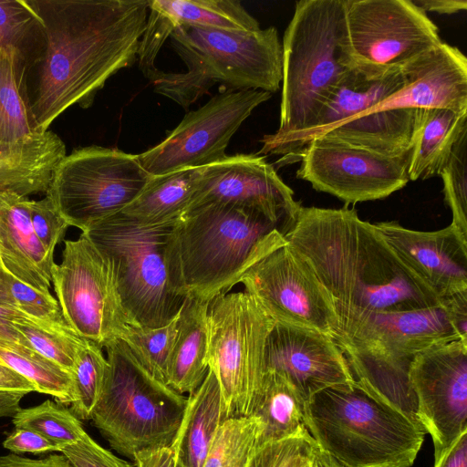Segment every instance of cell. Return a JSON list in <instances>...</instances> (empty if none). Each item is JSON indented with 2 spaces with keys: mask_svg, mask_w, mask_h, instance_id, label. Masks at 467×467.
I'll list each match as a JSON object with an SVG mask.
<instances>
[{
  "mask_svg": "<svg viewBox=\"0 0 467 467\" xmlns=\"http://www.w3.org/2000/svg\"><path fill=\"white\" fill-rule=\"evenodd\" d=\"M441 42L412 0H344L339 62L368 80L400 71Z\"/></svg>",
  "mask_w": 467,
  "mask_h": 467,
  "instance_id": "obj_11",
  "label": "cell"
},
{
  "mask_svg": "<svg viewBox=\"0 0 467 467\" xmlns=\"http://www.w3.org/2000/svg\"><path fill=\"white\" fill-rule=\"evenodd\" d=\"M279 227L238 206L202 202L177 222V242L188 296L210 302L230 293L262 255Z\"/></svg>",
  "mask_w": 467,
  "mask_h": 467,
  "instance_id": "obj_7",
  "label": "cell"
},
{
  "mask_svg": "<svg viewBox=\"0 0 467 467\" xmlns=\"http://www.w3.org/2000/svg\"><path fill=\"white\" fill-rule=\"evenodd\" d=\"M415 110L396 109L365 112L330 127L317 137L343 141L383 155H404L411 150Z\"/></svg>",
  "mask_w": 467,
  "mask_h": 467,
  "instance_id": "obj_25",
  "label": "cell"
},
{
  "mask_svg": "<svg viewBox=\"0 0 467 467\" xmlns=\"http://www.w3.org/2000/svg\"><path fill=\"white\" fill-rule=\"evenodd\" d=\"M109 369L91 420L118 453L171 446L187 397L153 377L120 339L106 348Z\"/></svg>",
  "mask_w": 467,
  "mask_h": 467,
  "instance_id": "obj_9",
  "label": "cell"
},
{
  "mask_svg": "<svg viewBox=\"0 0 467 467\" xmlns=\"http://www.w3.org/2000/svg\"><path fill=\"white\" fill-rule=\"evenodd\" d=\"M240 284L275 322L316 330L336 340L339 325L327 292L279 230Z\"/></svg>",
  "mask_w": 467,
  "mask_h": 467,
  "instance_id": "obj_14",
  "label": "cell"
},
{
  "mask_svg": "<svg viewBox=\"0 0 467 467\" xmlns=\"http://www.w3.org/2000/svg\"><path fill=\"white\" fill-rule=\"evenodd\" d=\"M0 358L32 382L36 391L51 395L62 404L75 401L73 375L34 349L12 351L0 348Z\"/></svg>",
  "mask_w": 467,
  "mask_h": 467,
  "instance_id": "obj_33",
  "label": "cell"
},
{
  "mask_svg": "<svg viewBox=\"0 0 467 467\" xmlns=\"http://www.w3.org/2000/svg\"><path fill=\"white\" fill-rule=\"evenodd\" d=\"M308 465V464H307ZM307 465L306 467H307Z\"/></svg>",
  "mask_w": 467,
  "mask_h": 467,
  "instance_id": "obj_58",
  "label": "cell"
},
{
  "mask_svg": "<svg viewBox=\"0 0 467 467\" xmlns=\"http://www.w3.org/2000/svg\"><path fill=\"white\" fill-rule=\"evenodd\" d=\"M0 278L14 298L17 309L38 327L49 331L77 335L67 323L58 302L51 294H44L20 281L0 265ZM78 336V335H77Z\"/></svg>",
  "mask_w": 467,
  "mask_h": 467,
  "instance_id": "obj_38",
  "label": "cell"
},
{
  "mask_svg": "<svg viewBox=\"0 0 467 467\" xmlns=\"http://www.w3.org/2000/svg\"><path fill=\"white\" fill-rule=\"evenodd\" d=\"M28 210L34 232L47 252L54 256L57 244L64 238L68 224L46 195L28 201Z\"/></svg>",
  "mask_w": 467,
  "mask_h": 467,
  "instance_id": "obj_42",
  "label": "cell"
},
{
  "mask_svg": "<svg viewBox=\"0 0 467 467\" xmlns=\"http://www.w3.org/2000/svg\"><path fill=\"white\" fill-rule=\"evenodd\" d=\"M263 425L255 416L233 417L220 424L203 467H247L261 442Z\"/></svg>",
  "mask_w": 467,
  "mask_h": 467,
  "instance_id": "obj_32",
  "label": "cell"
},
{
  "mask_svg": "<svg viewBox=\"0 0 467 467\" xmlns=\"http://www.w3.org/2000/svg\"><path fill=\"white\" fill-rule=\"evenodd\" d=\"M400 71L401 88L366 112L396 109H467V57L456 47L442 41L406 64Z\"/></svg>",
  "mask_w": 467,
  "mask_h": 467,
  "instance_id": "obj_21",
  "label": "cell"
},
{
  "mask_svg": "<svg viewBox=\"0 0 467 467\" xmlns=\"http://www.w3.org/2000/svg\"><path fill=\"white\" fill-rule=\"evenodd\" d=\"M151 178L138 155L88 146L61 160L46 195L68 226L85 232L121 212Z\"/></svg>",
  "mask_w": 467,
  "mask_h": 467,
  "instance_id": "obj_12",
  "label": "cell"
},
{
  "mask_svg": "<svg viewBox=\"0 0 467 467\" xmlns=\"http://www.w3.org/2000/svg\"><path fill=\"white\" fill-rule=\"evenodd\" d=\"M23 319L30 318L17 308L0 306V348L12 351L24 348L33 349L29 342L14 325L15 320Z\"/></svg>",
  "mask_w": 467,
  "mask_h": 467,
  "instance_id": "obj_45",
  "label": "cell"
},
{
  "mask_svg": "<svg viewBox=\"0 0 467 467\" xmlns=\"http://www.w3.org/2000/svg\"><path fill=\"white\" fill-rule=\"evenodd\" d=\"M434 467H467V431L435 461Z\"/></svg>",
  "mask_w": 467,
  "mask_h": 467,
  "instance_id": "obj_49",
  "label": "cell"
},
{
  "mask_svg": "<svg viewBox=\"0 0 467 467\" xmlns=\"http://www.w3.org/2000/svg\"><path fill=\"white\" fill-rule=\"evenodd\" d=\"M14 325L35 351L73 373L83 338L47 330L30 319L15 320Z\"/></svg>",
  "mask_w": 467,
  "mask_h": 467,
  "instance_id": "obj_40",
  "label": "cell"
},
{
  "mask_svg": "<svg viewBox=\"0 0 467 467\" xmlns=\"http://www.w3.org/2000/svg\"><path fill=\"white\" fill-rule=\"evenodd\" d=\"M305 405L286 379L275 371H265L260 398L252 415L262 422L261 442L280 441L307 430Z\"/></svg>",
  "mask_w": 467,
  "mask_h": 467,
  "instance_id": "obj_31",
  "label": "cell"
},
{
  "mask_svg": "<svg viewBox=\"0 0 467 467\" xmlns=\"http://www.w3.org/2000/svg\"><path fill=\"white\" fill-rule=\"evenodd\" d=\"M219 202L255 211L284 234L295 222L301 204L293 190L260 154H238L202 167L192 204Z\"/></svg>",
  "mask_w": 467,
  "mask_h": 467,
  "instance_id": "obj_18",
  "label": "cell"
},
{
  "mask_svg": "<svg viewBox=\"0 0 467 467\" xmlns=\"http://www.w3.org/2000/svg\"><path fill=\"white\" fill-rule=\"evenodd\" d=\"M27 197L0 192V259L15 277L44 294L49 291L54 256L36 237Z\"/></svg>",
  "mask_w": 467,
  "mask_h": 467,
  "instance_id": "obj_22",
  "label": "cell"
},
{
  "mask_svg": "<svg viewBox=\"0 0 467 467\" xmlns=\"http://www.w3.org/2000/svg\"><path fill=\"white\" fill-rule=\"evenodd\" d=\"M451 322L461 340L467 342V291L442 299Z\"/></svg>",
  "mask_w": 467,
  "mask_h": 467,
  "instance_id": "obj_46",
  "label": "cell"
},
{
  "mask_svg": "<svg viewBox=\"0 0 467 467\" xmlns=\"http://www.w3.org/2000/svg\"><path fill=\"white\" fill-rule=\"evenodd\" d=\"M173 467H184V466L175 460Z\"/></svg>",
  "mask_w": 467,
  "mask_h": 467,
  "instance_id": "obj_55",
  "label": "cell"
},
{
  "mask_svg": "<svg viewBox=\"0 0 467 467\" xmlns=\"http://www.w3.org/2000/svg\"><path fill=\"white\" fill-rule=\"evenodd\" d=\"M439 176L442 179L446 203L452 213L451 224L467 242V128L460 134Z\"/></svg>",
  "mask_w": 467,
  "mask_h": 467,
  "instance_id": "obj_39",
  "label": "cell"
},
{
  "mask_svg": "<svg viewBox=\"0 0 467 467\" xmlns=\"http://www.w3.org/2000/svg\"><path fill=\"white\" fill-rule=\"evenodd\" d=\"M272 94L260 89L225 90L190 111L158 145L138 154L151 176L202 168L227 155L225 149L242 123Z\"/></svg>",
  "mask_w": 467,
  "mask_h": 467,
  "instance_id": "obj_15",
  "label": "cell"
},
{
  "mask_svg": "<svg viewBox=\"0 0 467 467\" xmlns=\"http://www.w3.org/2000/svg\"><path fill=\"white\" fill-rule=\"evenodd\" d=\"M0 265H1V259H0Z\"/></svg>",
  "mask_w": 467,
  "mask_h": 467,
  "instance_id": "obj_57",
  "label": "cell"
},
{
  "mask_svg": "<svg viewBox=\"0 0 467 467\" xmlns=\"http://www.w3.org/2000/svg\"><path fill=\"white\" fill-rule=\"evenodd\" d=\"M136 467H173L175 454L171 446L145 449L134 455Z\"/></svg>",
  "mask_w": 467,
  "mask_h": 467,
  "instance_id": "obj_48",
  "label": "cell"
},
{
  "mask_svg": "<svg viewBox=\"0 0 467 467\" xmlns=\"http://www.w3.org/2000/svg\"><path fill=\"white\" fill-rule=\"evenodd\" d=\"M178 220L145 225L119 212L82 232L112 263L123 306L137 326L167 325L188 296L180 263Z\"/></svg>",
  "mask_w": 467,
  "mask_h": 467,
  "instance_id": "obj_3",
  "label": "cell"
},
{
  "mask_svg": "<svg viewBox=\"0 0 467 467\" xmlns=\"http://www.w3.org/2000/svg\"><path fill=\"white\" fill-rule=\"evenodd\" d=\"M344 0H300L282 43L280 123L275 137L311 130L348 73L339 62Z\"/></svg>",
  "mask_w": 467,
  "mask_h": 467,
  "instance_id": "obj_8",
  "label": "cell"
},
{
  "mask_svg": "<svg viewBox=\"0 0 467 467\" xmlns=\"http://www.w3.org/2000/svg\"><path fill=\"white\" fill-rule=\"evenodd\" d=\"M59 452L75 467H133L100 446L88 433L80 440L61 447Z\"/></svg>",
  "mask_w": 467,
  "mask_h": 467,
  "instance_id": "obj_43",
  "label": "cell"
},
{
  "mask_svg": "<svg viewBox=\"0 0 467 467\" xmlns=\"http://www.w3.org/2000/svg\"><path fill=\"white\" fill-rule=\"evenodd\" d=\"M109 362L102 348L84 339L73 370L75 401L71 411L79 420H91L92 412L101 396Z\"/></svg>",
  "mask_w": 467,
  "mask_h": 467,
  "instance_id": "obj_34",
  "label": "cell"
},
{
  "mask_svg": "<svg viewBox=\"0 0 467 467\" xmlns=\"http://www.w3.org/2000/svg\"><path fill=\"white\" fill-rule=\"evenodd\" d=\"M148 18L171 36L178 26L229 31L260 29L258 21L235 0H150Z\"/></svg>",
  "mask_w": 467,
  "mask_h": 467,
  "instance_id": "obj_28",
  "label": "cell"
},
{
  "mask_svg": "<svg viewBox=\"0 0 467 467\" xmlns=\"http://www.w3.org/2000/svg\"><path fill=\"white\" fill-rule=\"evenodd\" d=\"M0 363L5 364V362L0 358Z\"/></svg>",
  "mask_w": 467,
  "mask_h": 467,
  "instance_id": "obj_56",
  "label": "cell"
},
{
  "mask_svg": "<svg viewBox=\"0 0 467 467\" xmlns=\"http://www.w3.org/2000/svg\"><path fill=\"white\" fill-rule=\"evenodd\" d=\"M0 391L29 393L36 391L35 385L7 365L0 363Z\"/></svg>",
  "mask_w": 467,
  "mask_h": 467,
  "instance_id": "obj_50",
  "label": "cell"
},
{
  "mask_svg": "<svg viewBox=\"0 0 467 467\" xmlns=\"http://www.w3.org/2000/svg\"><path fill=\"white\" fill-rule=\"evenodd\" d=\"M64 243L62 261L51 270L59 307L78 337L105 348L137 325L123 306L109 257L83 233Z\"/></svg>",
  "mask_w": 467,
  "mask_h": 467,
  "instance_id": "obj_13",
  "label": "cell"
},
{
  "mask_svg": "<svg viewBox=\"0 0 467 467\" xmlns=\"http://www.w3.org/2000/svg\"><path fill=\"white\" fill-rule=\"evenodd\" d=\"M0 306L17 308L14 298L12 297L5 284L4 283V281L1 278H0Z\"/></svg>",
  "mask_w": 467,
  "mask_h": 467,
  "instance_id": "obj_54",
  "label": "cell"
},
{
  "mask_svg": "<svg viewBox=\"0 0 467 467\" xmlns=\"http://www.w3.org/2000/svg\"><path fill=\"white\" fill-rule=\"evenodd\" d=\"M187 66L183 73L160 70L155 92L188 109L217 82L274 93L282 81V44L274 26L229 31L178 26L170 36Z\"/></svg>",
  "mask_w": 467,
  "mask_h": 467,
  "instance_id": "obj_5",
  "label": "cell"
},
{
  "mask_svg": "<svg viewBox=\"0 0 467 467\" xmlns=\"http://www.w3.org/2000/svg\"><path fill=\"white\" fill-rule=\"evenodd\" d=\"M202 168L152 176L146 187L120 213L145 225L177 221L197 192Z\"/></svg>",
  "mask_w": 467,
  "mask_h": 467,
  "instance_id": "obj_29",
  "label": "cell"
},
{
  "mask_svg": "<svg viewBox=\"0 0 467 467\" xmlns=\"http://www.w3.org/2000/svg\"><path fill=\"white\" fill-rule=\"evenodd\" d=\"M0 467H75L63 453L42 459L21 457L16 453L0 456Z\"/></svg>",
  "mask_w": 467,
  "mask_h": 467,
  "instance_id": "obj_47",
  "label": "cell"
},
{
  "mask_svg": "<svg viewBox=\"0 0 467 467\" xmlns=\"http://www.w3.org/2000/svg\"><path fill=\"white\" fill-rule=\"evenodd\" d=\"M307 467H344L314 442Z\"/></svg>",
  "mask_w": 467,
  "mask_h": 467,
  "instance_id": "obj_53",
  "label": "cell"
},
{
  "mask_svg": "<svg viewBox=\"0 0 467 467\" xmlns=\"http://www.w3.org/2000/svg\"><path fill=\"white\" fill-rule=\"evenodd\" d=\"M412 2L424 13L452 15L467 9L466 0H412Z\"/></svg>",
  "mask_w": 467,
  "mask_h": 467,
  "instance_id": "obj_51",
  "label": "cell"
},
{
  "mask_svg": "<svg viewBox=\"0 0 467 467\" xmlns=\"http://www.w3.org/2000/svg\"><path fill=\"white\" fill-rule=\"evenodd\" d=\"M456 339L460 337L441 304L374 313L340 349L354 379L368 394L423 429L410 380L411 364L423 350Z\"/></svg>",
  "mask_w": 467,
  "mask_h": 467,
  "instance_id": "obj_6",
  "label": "cell"
},
{
  "mask_svg": "<svg viewBox=\"0 0 467 467\" xmlns=\"http://www.w3.org/2000/svg\"><path fill=\"white\" fill-rule=\"evenodd\" d=\"M304 207L283 234L327 292L339 348L377 312L407 311L441 301L402 263L378 226L355 209Z\"/></svg>",
  "mask_w": 467,
  "mask_h": 467,
  "instance_id": "obj_1",
  "label": "cell"
},
{
  "mask_svg": "<svg viewBox=\"0 0 467 467\" xmlns=\"http://www.w3.org/2000/svg\"><path fill=\"white\" fill-rule=\"evenodd\" d=\"M66 155L62 140L48 130L26 144L0 150V192L23 197L47 193L53 173Z\"/></svg>",
  "mask_w": 467,
  "mask_h": 467,
  "instance_id": "obj_26",
  "label": "cell"
},
{
  "mask_svg": "<svg viewBox=\"0 0 467 467\" xmlns=\"http://www.w3.org/2000/svg\"><path fill=\"white\" fill-rule=\"evenodd\" d=\"M36 44L44 46L43 34L27 0H0V47L15 49L26 65Z\"/></svg>",
  "mask_w": 467,
  "mask_h": 467,
  "instance_id": "obj_37",
  "label": "cell"
},
{
  "mask_svg": "<svg viewBox=\"0 0 467 467\" xmlns=\"http://www.w3.org/2000/svg\"><path fill=\"white\" fill-rule=\"evenodd\" d=\"M466 128L467 109H416L408 169L410 181L439 175L453 145Z\"/></svg>",
  "mask_w": 467,
  "mask_h": 467,
  "instance_id": "obj_27",
  "label": "cell"
},
{
  "mask_svg": "<svg viewBox=\"0 0 467 467\" xmlns=\"http://www.w3.org/2000/svg\"><path fill=\"white\" fill-rule=\"evenodd\" d=\"M275 323L246 291L209 302L208 364L220 384L224 420L254 414L265 374V342Z\"/></svg>",
  "mask_w": 467,
  "mask_h": 467,
  "instance_id": "obj_10",
  "label": "cell"
},
{
  "mask_svg": "<svg viewBox=\"0 0 467 467\" xmlns=\"http://www.w3.org/2000/svg\"><path fill=\"white\" fill-rule=\"evenodd\" d=\"M411 151V150H410ZM410 151L388 156L343 141L317 137L293 159L299 160L296 177L346 205L384 199L409 182Z\"/></svg>",
  "mask_w": 467,
  "mask_h": 467,
  "instance_id": "obj_16",
  "label": "cell"
},
{
  "mask_svg": "<svg viewBox=\"0 0 467 467\" xmlns=\"http://www.w3.org/2000/svg\"><path fill=\"white\" fill-rule=\"evenodd\" d=\"M314 440L307 430L292 437L258 446L247 467H306Z\"/></svg>",
  "mask_w": 467,
  "mask_h": 467,
  "instance_id": "obj_41",
  "label": "cell"
},
{
  "mask_svg": "<svg viewBox=\"0 0 467 467\" xmlns=\"http://www.w3.org/2000/svg\"><path fill=\"white\" fill-rule=\"evenodd\" d=\"M219 381L209 369L202 383L188 395L184 412L171 444L184 467H203L215 433L223 420Z\"/></svg>",
  "mask_w": 467,
  "mask_h": 467,
  "instance_id": "obj_23",
  "label": "cell"
},
{
  "mask_svg": "<svg viewBox=\"0 0 467 467\" xmlns=\"http://www.w3.org/2000/svg\"><path fill=\"white\" fill-rule=\"evenodd\" d=\"M406 267L441 301L467 291V242L451 224L437 231L376 223Z\"/></svg>",
  "mask_w": 467,
  "mask_h": 467,
  "instance_id": "obj_20",
  "label": "cell"
},
{
  "mask_svg": "<svg viewBox=\"0 0 467 467\" xmlns=\"http://www.w3.org/2000/svg\"><path fill=\"white\" fill-rule=\"evenodd\" d=\"M3 446L14 453L40 454L58 451L60 446L44 436L26 429L16 428L3 441Z\"/></svg>",
  "mask_w": 467,
  "mask_h": 467,
  "instance_id": "obj_44",
  "label": "cell"
},
{
  "mask_svg": "<svg viewBox=\"0 0 467 467\" xmlns=\"http://www.w3.org/2000/svg\"><path fill=\"white\" fill-rule=\"evenodd\" d=\"M26 67L17 51L0 47V150L26 144L43 133L36 130L27 104Z\"/></svg>",
  "mask_w": 467,
  "mask_h": 467,
  "instance_id": "obj_30",
  "label": "cell"
},
{
  "mask_svg": "<svg viewBox=\"0 0 467 467\" xmlns=\"http://www.w3.org/2000/svg\"><path fill=\"white\" fill-rule=\"evenodd\" d=\"M26 393L0 391V419L13 417L20 409L19 403Z\"/></svg>",
  "mask_w": 467,
  "mask_h": 467,
  "instance_id": "obj_52",
  "label": "cell"
},
{
  "mask_svg": "<svg viewBox=\"0 0 467 467\" xmlns=\"http://www.w3.org/2000/svg\"><path fill=\"white\" fill-rule=\"evenodd\" d=\"M410 380L436 461L467 431V342L456 339L423 350L411 364Z\"/></svg>",
  "mask_w": 467,
  "mask_h": 467,
  "instance_id": "obj_17",
  "label": "cell"
},
{
  "mask_svg": "<svg viewBox=\"0 0 467 467\" xmlns=\"http://www.w3.org/2000/svg\"><path fill=\"white\" fill-rule=\"evenodd\" d=\"M178 317L179 314L170 323L160 327L130 326L120 339L127 344L138 361L153 377L165 384L177 333Z\"/></svg>",
  "mask_w": 467,
  "mask_h": 467,
  "instance_id": "obj_36",
  "label": "cell"
},
{
  "mask_svg": "<svg viewBox=\"0 0 467 467\" xmlns=\"http://www.w3.org/2000/svg\"><path fill=\"white\" fill-rule=\"evenodd\" d=\"M305 423L344 467H410L426 434L356 380L314 394L305 405Z\"/></svg>",
  "mask_w": 467,
  "mask_h": 467,
  "instance_id": "obj_4",
  "label": "cell"
},
{
  "mask_svg": "<svg viewBox=\"0 0 467 467\" xmlns=\"http://www.w3.org/2000/svg\"><path fill=\"white\" fill-rule=\"evenodd\" d=\"M150 0H27L44 46L26 97L36 130L88 109L109 78L137 59Z\"/></svg>",
  "mask_w": 467,
  "mask_h": 467,
  "instance_id": "obj_2",
  "label": "cell"
},
{
  "mask_svg": "<svg viewBox=\"0 0 467 467\" xmlns=\"http://www.w3.org/2000/svg\"><path fill=\"white\" fill-rule=\"evenodd\" d=\"M265 371L282 375L306 401L317 392L355 381L342 350L321 332L275 322L265 348Z\"/></svg>",
  "mask_w": 467,
  "mask_h": 467,
  "instance_id": "obj_19",
  "label": "cell"
},
{
  "mask_svg": "<svg viewBox=\"0 0 467 467\" xmlns=\"http://www.w3.org/2000/svg\"><path fill=\"white\" fill-rule=\"evenodd\" d=\"M12 418L15 428L35 431L60 447L80 440L87 433L70 410L50 400L37 406L20 408Z\"/></svg>",
  "mask_w": 467,
  "mask_h": 467,
  "instance_id": "obj_35",
  "label": "cell"
},
{
  "mask_svg": "<svg viewBox=\"0 0 467 467\" xmlns=\"http://www.w3.org/2000/svg\"><path fill=\"white\" fill-rule=\"evenodd\" d=\"M209 302L187 296L178 317L167 384L180 394L193 392L209 371L207 307Z\"/></svg>",
  "mask_w": 467,
  "mask_h": 467,
  "instance_id": "obj_24",
  "label": "cell"
}]
</instances>
